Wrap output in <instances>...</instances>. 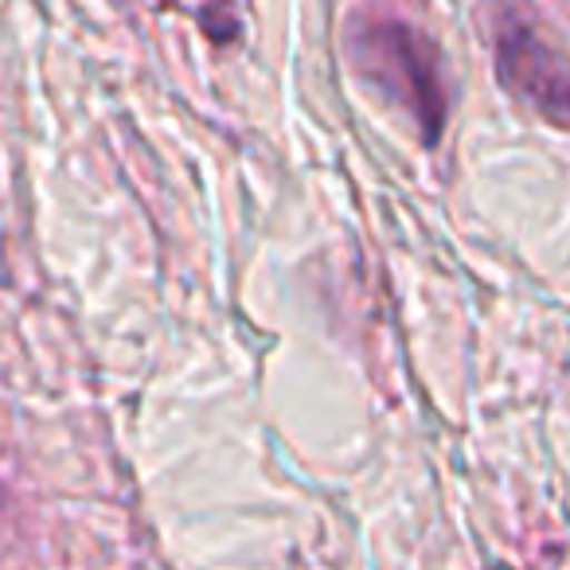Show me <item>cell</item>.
Masks as SVG:
<instances>
[{
  "label": "cell",
  "mask_w": 570,
  "mask_h": 570,
  "mask_svg": "<svg viewBox=\"0 0 570 570\" xmlns=\"http://www.w3.org/2000/svg\"><path fill=\"white\" fill-rule=\"evenodd\" d=\"M344 48L360 79L411 114L422 141L434 145L442 137L450 118L442 56L419 28L403 20H352Z\"/></svg>",
  "instance_id": "cell-1"
},
{
  "label": "cell",
  "mask_w": 570,
  "mask_h": 570,
  "mask_svg": "<svg viewBox=\"0 0 570 570\" xmlns=\"http://www.w3.org/2000/svg\"><path fill=\"white\" fill-rule=\"evenodd\" d=\"M492 56L497 79L508 95L539 110L554 129H567V63L547 40L543 20H535L523 0H500L492 9Z\"/></svg>",
  "instance_id": "cell-2"
}]
</instances>
